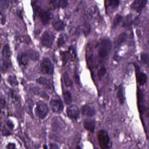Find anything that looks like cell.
Returning a JSON list of instances; mask_svg holds the SVG:
<instances>
[{
	"mask_svg": "<svg viewBox=\"0 0 149 149\" xmlns=\"http://www.w3.org/2000/svg\"><path fill=\"white\" fill-rule=\"evenodd\" d=\"M112 44L109 38L103 39L98 46V55L101 60H105L109 57L111 52Z\"/></svg>",
	"mask_w": 149,
	"mask_h": 149,
	"instance_id": "1",
	"label": "cell"
},
{
	"mask_svg": "<svg viewBox=\"0 0 149 149\" xmlns=\"http://www.w3.org/2000/svg\"><path fill=\"white\" fill-rule=\"evenodd\" d=\"M40 58V54L35 50L30 49L22 53L18 57L20 64L26 66L31 61H36Z\"/></svg>",
	"mask_w": 149,
	"mask_h": 149,
	"instance_id": "2",
	"label": "cell"
},
{
	"mask_svg": "<svg viewBox=\"0 0 149 149\" xmlns=\"http://www.w3.org/2000/svg\"><path fill=\"white\" fill-rule=\"evenodd\" d=\"M97 138L99 145L102 149H107L111 147L109 137L106 131L103 130L98 131Z\"/></svg>",
	"mask_w": 149,
	"mask_h": 149,
	"instance_id": "3",
	"label": "cell"
},
{
	"mask_svg": "<svg viewBox=\"0 0 149 149\" xmlns=\"http://www.w3.org/2000/svg\"><path fill=\"white\" fill-rule=\"evenodd\" d=\"M55 39V36L52 32L46 31L41 37V44L47 48H50L54 44Z\"/></svg>",
	"mask_w": 149,
	"mask_h": 149,
	"instance_id": "4",
	"label": "cell"
},
{
	"mask_svg": "<svg viewBox=\"0 0 149 149\" xmlns=\"http://www.w3.org/2000/svg\"><path fill=\"white\" fill-rule=\"evenodd\" d=\"M37 116L41 119L46 118L49 113V108L46 103L40 101L37 102L35 109Z\"/></svg>",
	"mask_w": 149,
	"mask_h": 149,
	"instance_id": "5",
	"label": "cell"
},
{
	"mask_svg": "<svg viewBox=\"0 0 149 149\" xmlns=\"http://www.w3.org/2000/svg\"><path fill=\"white\" fill-rule=\"evenodd\" d=\"M40 69L42 74L52 75L54 73V67L52 62L47 58H45L41 62Z\"/></svg>",
	"mask_w": 149,
	"mask_h": 149,
	"instance_id": "6",
	"label": "cell"
},
{
	"mask_svg": "<svg viewBox=\"0 0 149 149\" xmlns=\"http://www.w3.org/2000/svg\"><path fill=\"white\" fill-rule=\"evenodd\" d=\"M11 55L2 54L0 60V70L3 73L6 72L12 67Z\"/></svg>",
	"mask_w": 149,
	"mask_h": 149,
	"instance_id": "7",
	"label": "cell"
},
{
	"mask_svg": "<svg viewBox=\"0 0 149 149\" xmlns=\"http://www.w3.org/2000/svg\"><path fill=\"white\" fill-rule=\"evenodd\" d=\"M38 16L43 25H48L53 18V15L51 12L43 9H39Z\"/></svg>",
	"mask_w": 149,
	"mask_h": 149,
	"instance_id": "8",
	"label": "cell"
},
{
	"mask_svg": "<svg viewBox=\"0 0 149 149\" xmlns=\"http://www.w3.org/2000/svg\"><path fill=\"white\" fill-rule=\"evenodd\" d=\"M50 105L52 110L55 113H61L64 108L62 102L59 98H52L50 102Z\"/></svg>",
	"mask_w": 149,
	"mask_h": 149,
	"instance_id": "9",
	"label": "cell"
},
{
	"mask_svg": "<svg viewBox=\"0 0 149 149\" xmlns=\"http://www.w3.org/2000/svg\"><path fill=\"white\" fill-rule=\"evenodd\" d=\"M67 113L70 119L77 120L80 116V110L76 105H71L67 109Z\"/></svg>",
	"mask_w": 149,
	"mask_h": 149,
	"instance_id": "10",
	"label": "cell"
},
{
	"mask_svg": "<svg viewBox=\"0 0 149 149\" xmlns=\"http://www.w3.org/2000/svg\"><path fill=\"white\" fill-rule=\"evenodd\" d=\"M137 100L138 109L140 115H143L145 109L144 97L143 92L139 88L137 90Z\"/></svg>",
	"mask_w": 149,
	"mask_h": 149,
	"instance_id": "11",
	"label": "cell"
},
{
	"mask_svg": "<svg viewBox=\"0 0 149 149\" xmlns=\"http://www.w3.org/2000/svg\"><path fill=\"white\" fill-rule=\"evenodd\" d=\"M147 3V0H135L131 5V8L139 13L145 7Z\"/></svg>",
	"mask_w": 149,
	"mask_h": 149,
	"instance_id": "12",
	"label": "cell"
},
{
	"mask_svg": "<svg viewBox=\"0 0 149 149\" xmlns=\"http://www.w3.org/2000/svg\"><path fill=\"white\" fill-rule=\"evenodd\" d=\"M81 112L83 115L88 117H92L96 115V110L95 108L87 104L82 106Z\"/></svg>",
	"mask_w": 149,
	"mask_h": 149,
	"instance_id": "13",
	"label": "cell"
},
{
	"mask_svg": "<svg viewBox=\"0 0 149 149\" xmlns=\"http://www.w3.org/2000/svg\"><path fill=\"white\" fill-rule=\"evenodd\" d=\"M95 121L93 119L86 118L84 121L83 126L84 129L92 133H93L95 131Z\"/></svg>",
	"mask_w": 149,
	"mask_h": 149,
	"instance_id": "14",
	"label": "cell"
},
{
	"mask_svg": "<svg viewBox=\"0 0 149 149\" xmlns=\"http://www.w3.org/2000/svg\"><path fill=\"white\" fill-rule=\"evenodd\" d=\"M50 4L54 8H65L68 5L67 0H50Z\"/></svg>",
	"mask_w": 149,
	"mask_h": 149,
	"instance_id": "15",
	"label": "cell"
},
{
	"mask_svg": "<svg viewBox=\"0 0 149 149\" xmlns=\"http://www.w3.org/2000/svg\"><path fill=\"white\" fill-rule=\"evenodd\" d=\"M136 78L138 82L139 85L143 86L144 85L147 81V77L146 75L143 72H140L138 68H136Z\"/></svg>",
	"mask_w": 149,
	"mask_h": 149,
	"instance_id": "16",
	"label": "cell"
},
{
	"mask_svg": "<svg viewBox=\"0 0 149 149\" xmlns=\"http://www.w3.org/2000/svg\"><path fill=\"white\" fill-rule=\"evenodd\" d=\"M38 83L47 88L51 89H52V83L50 80L45 77H40L36 80Z\"/></svg>",
	"mask_w": 149,
	"mask_h": 149,
	"instance_id": "17",
	"label": "cell"
},
{
	"mask_svg": "<svg viewBox=\"0 0 149 149\" xmlns=\"http://www.w3.org/2000/svg\"><path fill=\"white\" fill-rule=\"evenodd\" d=\"M53 26L56 31H60L64 29L65 24L61 20L57 19L53 21Z\"/></svg>",
	"mask_w": 149,
	"mask_h": 149,
	"instance_id": "18",
	"label": "cell"
},
{
	"mask_svg": "<svg viewBox=\"0 0 149 149\" xmlns=\"http://www.w3.org/2000/svg\"><path fill=\"white\" fill-rule=\"evenodd\" d=\"M30 90L35 95H37L45 98H48L47 95L43 91H42L40 88L36 86H32L30 87Z\"/></svg>",
	"mask_w": 149,
	"mask_h": 149,
	"instance_id": "19",
	"label": "cell"
},
{
	"mask_svg": "<svg viewBox=\"0 0 149 149\" xmlns=\"http://www.w3.org/2000/svg\"><path fill=\"white\" fill-rule=\"evenodd\" d=\"M117 97L118 102L120 104H123L125 102V98L124 95L123 88L122 84L120 85L118 89L117 92Z\"/></svg>",
	"mask_w": 149,
	"mask_h": 149,
	"instance_id": "20",
	"label": "cell"
},
{
	"mask_svg": "<svg viewBox=\"0 0 149 149\" xmlns=\"http://www.w3.org/2000/svg\"><path fill=\"white\" fill-rule=\"evenodd\" d=\"M127 37V34L125 33H123L120 34L118 37L117 39L116 40V42H115L116 46L117 47H118V46H120L121 44H123V42H124L126 41Z\"/></svg>",
	"mask_w": 149,
	"mask_h": 149,
	"instance_id": "21",
	"label": "cell"
},
{
	"mask_svg": "<svg viewBox=\"0 0 149 149\" xmlns=\"http://www.w3.org/2000/svg\"><path fill=\"white\" fill-rule=\"evenodd\" d=\"M10 0H0V14L7 10L10 6Z\"/></svg>",
	"mask_w": 149,
	"mask_h": 149,
	"instance_id": "22",
	"label": "cell"
},
{
	"mask_svg": "<svg viewBox=\"0 0 149 149\" xmlns=\"http://www.w3.org/2000/svg\"><path fill=\"white\" fill-rule=\"evenodd\" d=\"M63 99L65 103L69 105L72 102V96L70 91H66L63 94Z\"/></svg>",
	"mask_w": 149,
	"mask_h": 149,
	"instance_id": "23",
	"label": "cell"
},
{
	"mask_svg": "<svg viewBox=\"0 0 149 149\" xmlns=\"http://www.w3.org/2000/svg\"><path fill=\"white\" fill-rule=\"evenodd\" d=\"M33 103L32 100L29 99L26 102V106H25L26 111L31 116H33Z\"/></svg>",
	"mask_w": 149,
	"mask_h": 149,
	"instance_id": "24",
	"label": "cell"
},
{
	"mask_svg": "<svg viewBox=\"0 0 149 149\" xmlns=\"http://www.w3.org/2000/svg\"><path fill=\"white\" fill-rule=\"evenodd\" d=\"M63 81L65 85L67 87H71L73 85V82L71 78L70 77L69 75L67 72H65L63 74Z\"/></svg>",
	"mask_w": 149,
	"mask_h": 149,
	"instance_id": "25",
	"label": "cell"
},
{
	"mask_svg": "<svg viewBox=\"0 0 149 149\" xmlns=\"http://www.w3.org/2000/svg\"><path fill=\"white\" fill-rule=\"evenodd\" d=\"M122 19H123L122 16L120 15L117 14L114 17V20H113L112 28L113 29L116 28L122 22Z\"/></svg>",
	"mask_w": 149,
	"mask_h": 149,
	"instance_id": "26",
	"label": "cell"
},
{
	"mask_svg": "<svg viewBox=\"0 0 149 149\" xmlns=\"http://www.w3.org/2000/svg\"><path fill=\"white\" fill-rule=\"evenodd\" d=\"M108 6L111 9L115 10L118 7L119 0H108Z\"/></svg>",
	"mask_w": 149,
	"mask_h": 149,
	"instance_id": "27",
	"label": "cell"
},
{
	"mask_svg": "<svg viewBox=\"0 0 149 149\" xmlns=\"http://www.w3.org/2000/svg\"><path fill=\"white\" fill-rule=\"evenodd\" d=\"M8 83L13 87H15L18 85V82L15 75H10L8 78Z\"/></svg>",
	"mask_w": 149,
	"mask_h": 149,
	"instance_id": "28",
	"label": "cell"
},
{
	"mask_svg": "<svg viewBox=\"0 0 149 149\" xmlns=\"http://www.w3.org/2000/svg\"><path fill=\"white\" fill-rule=\"evenodd\" d=\"M106 73V69L104 66H102L97 71V75L99 79H102Z\"/></svg>",
	"mask_w": 149,
	"mask_h": 149,
	"instance_id": "29",
	"label": "cell"
},
{
	"mask_svg": "<svg viewBox=\"0 0 149 149\" xmlns=\"http://www.w3.org/2000/svg\"><path fill=\"white\" fill-rule=\"evenodd\" d=\"M140 58H141V61L144 64L148 63V60H149L148 54H146V53H143L140 56Z\"/></svg>",
	"mask_w": 149,
	"mask_h": 149,
	"instance_id": "30",
	"label": "cell"
},
{
	"mask_svg": "<svg viewBox=\"0 0 149 149\" xmlns=\"http://www.w3.org/2000/svg\"><path fill=\"white\" fill-rule=\"evenodd\" d=\"M65 38L63 37V36H60V37L58 38V40H57V46L60 47H63L65 44Z\"/></svg>",
	"mask_w": 149,
	"mask_h": 149,
	"instance_id": "31",
	"label": "cell"
},
{
	"mask_svg": "<svg viewBox=\"0 0 149 149\" xmlns=\"http://www.w3.org/2000/svg\"><path fill=\"white\" fill-rule=\"evenodd\" d=\"M6 100L3 97H0V111L2 110L6 107Z\"/></svg>",
	"mask_w": 149,
	"mask_h": 149,
	"instance_id": "32",
	"label": "cell"
},
{
	"mask_svg": "<svg viewBox=\"0 0 149 149\" xmlns=\"http://www.w3.org/2000/svg\"><path fill=\"white\" fill-rule=\"evenodd\" d=\"M74 79L75 82L79 86H81V81H80V77L76 71L75 72Z\"/></svg>",
	"mask_w": 149,
	"mask_h": 149,
	"instance_id": "33",
	"label": "cell"
},
{
	"mask_svg": "<svg viewBox=\"0 0 149 149\" xmlns=\"http://www.w3.org/2000/svg\"><path fill=\"white\" fill-rule=\"evenodd\" d=\"M84 32L85 35L88 36L90 32V27L89 25H86L85 26Z\"/></svg>",
	"mask_w": 149,
	"mask_h": 149,
	"instance_id": "34",
	"label": "cell"
},
{
	"mask_svg": "<svg viewBox=\"0 0 149 149\" xmlns=\"http://www.w3.org/2000/svg\"><path fill=\"white\" fill-rule=\"evenodd\" d=\"M132 17L131 15H128L127 18L125 19V22H124V24L126 26H128V25H130L131 22Z\"/></svg>",
	"mask_w": 149,
	"mask_h": 149,
	"instance_id": "35",
	"label": "cell"
},
{
	"mask_svg": "<svg viewBox=\"0 0 149 149\" xmlns=\"http://www.w3.org/2000/svg\"><path fill=\"white\" fill-rule=\"evenodd\" d=\"M6 124L7 126H8V128H10L11 130H13L14 127V125L11 120H8L7 121Z\"/></svg>",
	"mask_w": 149,
	"mask_h": 149,
	"instance_id": "36",
	"label": "cell"
},
{
	"mask_svg": "<svg viewBox=\"0 0 149 149\" xmlns=\"http://www.w3.org/2000/svg\"><path fill=\"white\" fill-rule=\"evenodd\" d=\"M6 148L8 149H15L16 148L15 147V144L13 143H9L7 145Z\"/></svg>",
	"mask_w": 149,
	"mask_h": 149,
	"instance_id": "37",
	"label": "cell"
},
{
	"mask_svg": "<svg viewBox=\"0 0 149 149\" xmlns=\"http://www.w3.org/2000/svg\"><path fill=\"white\" fill-rule=\"evenodd\" d=\"M50 149H57L58 148V146L55 144H50L49 145Z\"/></svg>",
	"mask_w": 149,
	"mask_h": 149,
	"instance_id": "38",
	"label": "cell"
},
{
	"mask_svg": "<svg viewBox=\"0 0 149 149\" xmlns=\"http://www.w3.org/2000/svg\"><path fill=\"white\" fill-rule=\"evenodd\" d=\"M13 1H14V2H16V1H17V0H13Z\"/></svg>",
	"mask_w": 149,
	"mask_h": 149,
	"instance_id": "39",
	"label": "cell"
},
{
	"mask_svg": "<svg viewBox=\"0 0 149 149\" xmlns=\"http://www.w3.org/2000/svg\"><path fill=\"white\" fill-rule=\"evenodd\" d=\"M67 1H68V0H67Z\"/></svg>",
	"mask_w": 149,
	"mask_h": 149,
	"instance_id": "40",
	"label": "cell"
}]
</instances>
